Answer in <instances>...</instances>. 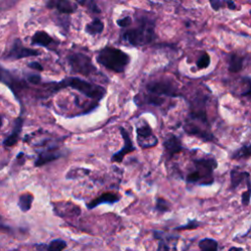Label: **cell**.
Here are the masks:
<instances>
[{"label": "cell", "mask_w": 251, "mask_h": 251, "mask_svg": "<svg viewBox=\"0 0 251 251\" xmlns=\"http://www.w3.org/2000/svg\"><path fill=\"white\" fill-rule=\"evenodd\" d=\"M131 24H132V20H131V18L129 16H126V17H124L122 19L117 20V25L119 26H121V27H127Z\"/></svg>", "instance_id": "obj_30"}, {"label": "cell", "mask_w": 251, "mask_h": 251, "mask_svg": "<svg viewBox=\"0 0 251 251\" xmlns=\"http://www.w3.org/2000/svg\"><path fill=\"white\" fill-rule=\"evenodd\" d=\"M40 52L36 49L27 48L24 46L22 41L20 39H15L13 42L11 49L5 56V59L7 60H18V59H24L27 57H35L39 56Z\"/></svg>", "instance_id": "obj_9"}, {"label": "cell", "mask_w": 251, "mask_h": 251, "mask_svg": "<svg viewBox=\"0 0 251 251\" xmlns=\"http://www.w3.org/2000/svg\"><path fill=\"white\" fill-rule=\"evenodd\" d=\"M67 60L74 73H77L82 75H89L97 71L91 58L83 53H73L68 56Z\"/></svg>", "instance_id": "obj_7"}, {"label": "cell", "mask_w": 251, "mask_h": 251, "mask_svg": "<svg viewBox=\"0 0 251 251\" xmlns=\"http://www.w3.org/2000/svg\"><path fill=\"white\" fill-rule=\"evenodd\" d=\"M67 247V242L61 238H55L46 245L47 251H63Z\"/></svg>", "instance_id": "obj_24"}, {"label": "cell", "mask_w": 251, "mask_h": 251, "mask_svg": "<svg viewBox=\"0 0 251 251\" xmlns=\"http://www.w3.org/2000/svg\"><path fill=\"white\" fill-rule=\"evenodd\" d=\"M241 82H242V85L245 86V88L241 92V95L244 97H251V77L250 76L242 77Z\"/></svg>", "instance_id": "obj_28"}, {"label": "cell", "mask_w": 251, "mask_h": 251, "mask_svg": "<svg viewBox=\"0 0 251 251\" xmlns=\"http://www.w3.org/2000/svg\"><path fill=\"white\" fill-rule=\"evenodd\" d=\"M228 251H242V248L240 247H235V246H232L228 249Z\"/></svg>", "instance_id": "obj_35"}, {"label": "cell", "mask_w": 251, "mask_h": 251, "mask_svg": "<svg viewBox=\"0 0 251 251\" xmlns=\"http://www.w3.org/2000/svg\"><path fill=\"white\" fill-rule=\"evenodd\" d=\"M2 125H3V119H2V117L0 116V127L2 126Z\"/></svg>", "instance_id": "obj_36"}, {"label": "cell", "mask_w": 251, "mask_h": 251, "mask_svg": "<svg viewBox=\"0 0 251 251\" xmlns=\"http://www.w3.org/2000/svg\"><path fill=\"white\" fill-rule=\"evenodd\" d=\"M54 42V39L44 30H38L31 36V44L35 46L48 47Z\"/></svg>", "instance_id": "obj_17"}, {"label": "cell", "mask_w": 251, "mask_h": 251, "mask_svg": "<svg viewBox=\"0 0 251 251\" xmlns=\"http://www.w3.org/2000/svg\"><path fill=\"white\" fill-rule=\"evenodd\" d=\"M200 226V224L196 221H190L187 224H185L184 226H178L176 228V230H184V229H192V228H196Z\"/></svg>", "instance_id": "obj_31"}, {"label": "cell", "mask_w": 251, "mask_h": 251, "mask_svg": "<svg viewBox=\"0 0 251 251\" xmlns=\"http://www.w3.org/2000/svg\"><path fill=\"white\" fill-rule=\"evenodd\" d=\"M250 175L247 172H240L237 169H233L230 172V186L231 188H235L238 184L244 179L247 178Z\"/></svg>", "instance_id": "obj_21"}, {"label": "cell", "mask_w": 251, "mask_h": 251, "mask_svg": "<svg viewBox=\"0 0 251 251\" xmlns=\"http://www.w3.org/2000/svg\"><path fill=\"white\" fill-rule=\"evenodd\" d=\"M27 81L31 84H39L41 82V75L38 74H29L27 75Z\"/></svg>", "instance_id": "obj_32"}, {"label": "cell", "mask_w": 251, "mask_h": 251, "mask_svg": "<svg viewBox=\"0 0 251 251\" xmlns=\"http://www.w3.org/2000/svg\"><path fill=\"white\" fill-rule=\"evenodd\" d=\"M209 2L214 11H219L224 6L221 0H209Z\"/></svg>", "instance_id": "obj_34"}, {"label": "cell", "mask_w": 251, "mask_h": 251, "mask_svg": "<svg viewBox=\"0 0 251 251\" xmlns=\"http://www.w3.org/2000/svg\"><path fill=\"white\" fill-rule=\"evenodd\" d=\"M120 200V196L115 193V192H105L101 195H99L98 197L94 198L93 200H91L89 203L86 204L87 208L90 209H94L95 207L101 205V204H114L117 203Z\"/></svg>", "instance_id": "obj_16"}, {"label": "cell", "mask_w": 251, "mask_h": 251, "mask_svg": "<svg viewBox=\"0 0 251 251\" xmlns=\"http://www.w3.org/2000/svg\"><path fill=\"white\" fill-rule=\"evenodd\" d=\"M154 235L158 239V247L156 251H176L177 236L167 235L161 231H154Z\"/></svg>", "instance_id": "obj_12"}, {"label": "cell", "mask_w": 251, "mask_h": 251, "mask_svg": "<svg viewBox=\"0 0 251 251\" xmlns=\"http://www.w3.org/2000/svg\"><path fill=\"white\" fill-rule=\"evenodd\" d=\"M195 170L191 171L186 176V181L189 183H200L209 185L214 182L213 172L218 166L215 158H201L193 161Z\"/></svg>", "instance_id": "obj_6"}, {"label": "cell", "mask_w": 251, "mask_h": 251, "mask_svg": "<svg viewBox=\"0 0 251 251\" xmlns=\"http://www.w3.org/2000/svg\"><path fill=\"white\" fill-rule=\"evenodd\" d=\"M249 13H250V17H251V10H250V11H249Z\"/></svg>", "instance_id": "obj_37"}, {"label": "cell", "mask_w": 251, "mask_h": 251, "mask_svg": "<svg viewBox=\"0 0 251 251\" xmlns=\"http://www.w3.org/2000/svg\"><path fill=\"white\" fill-rule=\"evenodd\" d=\"M148 92L145 100L146 103L160 106L164 103V97H177V87L170 78H160L152 80L146 85Z\"/></svg>", "instance_id": "obj_4"}, {"label": "cell", "mask_w": 251, "mask_h": 251, "mask_svg": "<svg viewBox=\"0 0 251 251\" xmlns=\"http://www.w3.org/2000/svg\"><path fill=\"white\" fill-rule=\"evenodd\" d=\"M104 29V24L100 19H94L90 23H88L85 25V32L90 35H95L98 33H101Z\"/></svg>", "instance_id": "obj_19"}, {"label": "cell", "mask_w": 251, "mask_h": 251, "mask_svg": "<svg viewBox=\"0 0 251 251\" xmlns=\"http://www.w3.org/2000/svg\"><path fill=\"white\" fill-rule=\"evenodd\" d=\"M120 132L122 134V137H123V140H124V146L123 148H121L118 152H116L112 158H111V161L112 162H116V163H121L125 156L132 151L135 150V147L133 146V143H132V140L130 138V135L128 134V132L126 131V129L123 126L120 127Z\"/></svg>", "instance_id": "obj_11"}, {"label": "cell", "mask_w": 251, "mask_h": 251, "mask_svg": "<svg viewBox=\"0 0 251 251\" xmlns=\"http://www.w3.org/2000/svg\"><path fill=\"white\" fill-rule=\"evenodd\" d=\"M122 38L132 46L147 45L155 38V22L150 18L143 17L135 26L126 29Z\"/></svg>", "instance_id": "obj_1"}, {"label": "cell", "mask_w": 251, "mask_h": 251, "mask_svg": "<svg viewBox=\"0 0 251 251\" xmlns=\"http://www.w3.org/2000/svg\"><path fill=\"white\" fill-rule=\"evenodd\" d=\"M200 251H218V242L214 238L206 237L198 242Z\"/></svg>", "instance_id": "obj_22"}, {"label": "cell", "mask_w": 251, "mask_h": 251, "mask_svg": "<svg viewBox=\"0 0 251 251\" xmlns=\"http://www.w3.org/2000/svg\"><path fill=\"white\" fill-rule=\"evenodd\" d=\"M155 209L160 213H165V212H169L171 210V205L166 199H164L162 197H158L156 199Z\"/></svg>", "instance_id": "obj_27"}, {"label": "cell", "mask_w": 251, "mask_h": 251, "mask_svg": "<svg viewBox=\"0 0 251 251\" xmlns=\"http://www.w3.org/2000/svg\"><path fill=\"white\" fill-rule=\"evenodd\" d=\"M32 201H33V195L29 192H25L20 195L18 206L22 212H27L31 208Z\"/></svg>", "instance_id": "obj_20"}, {"label": "cell", "mask_w": 251, "mask_h": 251, "mask_svg": "<svg viewBox=\"0 0 251 251\" xmlns=\"http://www.w3.org/2000/svg\"><path fill=\"white\" fill-rule=\"evenodd\" d=\"M210 63H211L210 55L207 52H204L197 59L196 66H197L198 70H204V69H207L210 66Z\"/></svg>", "instance_id": "obj_25"}, {"label": "cell", "mask_w": 251, "mask_h": 251, "mask_svg": "<svg viewBox=\"0 0 251 251\" xmlns=\"http://www.w3.org/2000/svg\"><path fill=\"white\" fill-rule=\"evenodd\" d=\"M184 131L189 135L197 136L204 141H212L214 139V135L210 130V125L205 109L196 105L192 107L189 117L184 124Z\"/></svg>", "instance_id": "obj_2"}, {"label": "cell", "mask_w": 251, "mask_h": 251, "mask_svg": "<svg viewBox=\"0 0 251 251\" xmlns=\"http://www.w3.org/2000/svg\"><path fill=\"white\" fill-rule=\"evenodd\" d=\"M226 61H227L228 71L230 73H238L243 68L244 57L236 53H231V54H228V56L226 57Z\"/></svg>", "instance_id": "obj_18"}, {"label": "cell", "mask_w": 251, "mask_h": 251, "mask_svg": "<svg viewBox=\"0 0 251 251\" xmlns=\"http://www.w3.org/2000/svg\"><path fill=\"white\" fill-rule=\"evenodd\" d=\"M23 125H24V119L21 116H19L14 122L13 129H12L11 133L3 141V145L5 147H12L17 144V142L19 141V138H20L22 128H23Z\"/></svg>", "instance_id": "obj_15"}, {"label": "cell", "mask_w": 251, "mask_h": 251, "mask_svg": "<svg viewBox=\"0 0 251 251\" xmlns=\"http://www.w3.org/2000/svg\"><path fill=\"white\" fill-rule=\"evenodd\" d=\"M46 7L49 9H56L59 13L70 15L76 10V6L70 0H47Z\"/></svg>", "instance_id": "obj_14"}, {"label": "cell", "mask_w": 251, "mask_h": 251, "mask_svg": "<svg viewBox=\"0 0 251 251\" xmlns=\"http://www.w3.org/2000/svg\"><path fill=\"white\" fill-rule=\"evenodd\" d=\"M247 186L248 189L242 193L241 195V203L243 206H247L250 202V197H251V182H250V177L247 178Z\"/></svg>", "instance_id": "obj_29"}, {"label": "cell", "mask_w": 251, "mask_h": 251, "mask_svg": "<svg viewBox=\"0 0 251 251\" xmlns=\"http://www.w3.org/2000/svg\"><path fill=\"white\" fill-rule=\"evenodd\" d=\"M249 157H251V144L241 146L239 149L235 150L231 155V158L234 160L247 159Z\"/></svg>", "instance_id": "obj_23"}, {"label": "cell", "mask_w": 251, "mask_h": 251, "mask_svg": "<svg viewBox=\"0 0 251 251\" xmlns=\"http://www.w3.org/2000/svg\"><path fill=\"white\" fill-rule=\"evenodd\" d=\"M163 146H164L166 154L169 155L170 157L179 153L182 150V145H181L180 139L173 133H170L166 136V138L163 142Z\"/></svg>", "instance_id": "obj_13"}, {"label": "cell", "mask_w": 251, "mask_h": 251, "mask_svg": "<svg viewBox=\"0 0 251 251\" xmlns=\"http://www.w3.org/2000/svg\"><path fill=\"white\" fill-rule=\"evenodd\" d=\"M54 91H57L59 89H62L64 87H71L74 88L75 90L80 92L84 96L94 100L95 102L100 101L104 95H105V89L97 84H94L92 82H89L85 79L75 77V76H71V77H66L60 82H53V83H48Z\"/></svg>", "instance_id": "obj_3"}, {"label": "cell", "mask_w": 251, "mask_h": 251, "mask_svg": "<svg viewBox=\"0 0 251 251\" xmlns=\"http://www.w3.org/2000/svg\"><path fill=\"white\" fill-rule=\"evenodd\" d=\"M64 155V153L56 146H48L45 149H42L37 154V157L34 162L35 167H41L43 165H46L52 161H55L59 158H61Z\"/></svg>", "instance_id": "obj_10"}, {"label": "cell", "mask_w": 251, "mask_h": 251, "mask_svg": "<svg viewBox=\"0 0 251 251\" xmlns=\"http://www.w3.org/2000/svg\"><path fill=\"white\" fill-rule=\"evenodd\" d=\"M28 68L34 70V71H38V72H42L43 71V67L42 65L39 63V62H36V61H32V62H29L27 64Z\"/></svg>", "instance_id": "obj_33"}, {"label": "cell", "mask_w": 251, "mask_h": 251, "mask_svg": "<svg viewBox=\"0 0 251 251\" xmlns=\"http://www.w3.org/2000/svg\"><path fill=\"white\" fill-rule=\"evenodd\" d=\"M96 60L101 66L112 72L124 73L130 61V57L121 49L105 46L99 50Z\"/></svg>", "instance_id": "obj_5"}, {"label": "cell", "mask_w": 251, "mask_h": 251, "mask_svg": "<svg viewBox=\"0 0 251 251\" xmlns=\"http://www.w3.org/2000/svg\"><path fill=\"white\" fill-rule=\"evenodd\" d=\"M136 140L141 148H151L158 143L156 135L146 121H142L136 126Z\"/></svg>", "instance_id": "obj_8"}, {"label": "cell", "mask_w": 251, "mask_h": 251, "mask_svg": "<svg viewBox=\"0 0 251 251\" xmlns=\"http://www.w3.org/2000/svg\"><path fill=\"white\" fill-rule=\"evenodd\" d=\"M76 2L80 5H82L83 7H85L86 9L90 10L91 13L99 14L101 12L98 5L95 2V0H76Z\"/></svg>", "instance_id": "obj_26"}]
</instances>
